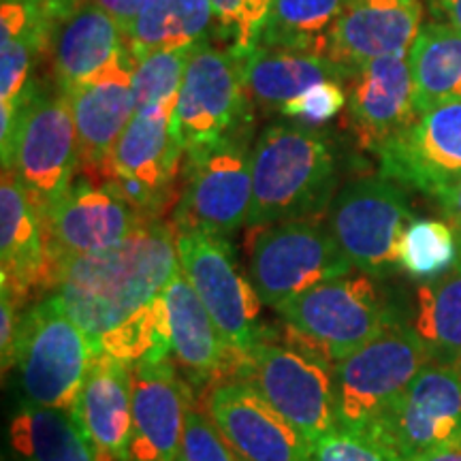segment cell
<instances>
[{
  "label": "cell",
  "mask_w": 461,
  "mask_h": 461,
  "mask_svg": "<svg viewBox=\"0 0 461 461\" xmlns=\"http://www.w3.org/2000/svg\"><path fill=\"white\" fill-rule=\"evenodd\" d=\"M26 3H34V5H41L51 14H56L58 17H62L65 14H68L73 7H77L79 0H26Z\"/></svg>",
  "instance_id": "obj_44"
},
{
  "label": "cell",
  "mask_w": 461,
  "mask_h": 461,
  "mask_svg": "<svg viewBox=\"0 0 461 461\" xmlns=\"http://www.w3.org/2000/svg\"><path fill=\"white\" fill-rule=\"evenodd\" d=\"M22 302L7 288H0V355H3V372L7 374L14 367V350L17 330H20V312Z\"/></svg>",
  "instance_id": "obj_39"
},
{
  "label": "cell",
  "mask_w": 461,
  "mask_h": 461,
  "mask_svg": "<svg viewBox=\"0 0 461 461\" xmlns=\"http://www.w3.org/2000/svg\"><path fill=\"white\" fill-rule=\"evenodd\" d=\"M3 169L22 182L41 216L71 188L79 169V141L65 92L28 86L14 135L3 149Z\"/></svg>",
  "instance_id": "obj_5"
},
{
  "label": "cell",
  "mask_w": 461,
  "mask_h": 461,
  "mask_svg": "<svg viewBox=\"0 0 461 461\" xmlns=\"http://www.w3.org/2000/svg\"><path fill=\"white\" fill-rule=\"evenodd\" d=\"M60 20L41 5L3 0L0 7V148H7L39 56Z\"/></svg>",
  "instance_id": "obj_23"
},
{
  "label": "cell",
  "mask_w": 461,
  "mask_h": 461,
  "mask_svg": "<svg viewBox=\"0 0 461 461\" xmlns=\"http://www.w3.org/2000/svg\"><path fill=\"white\" fill-rule=\"evenodd\" d=\"M400 186L384 176L361 177L346 184L333 199L327 229L357 272L383 278L400 267L397 248L414 221Z\"/></svg>",
  "instance_id": "obj_9"
},
{
  "label": "cell",
  "mask_w": 461,
  "mask_h": 461,
  "mask_svg": "<svg viewBox=\"0 0 461 461\" xmlns=\"http://www.w3.org/2000/svg\"><path fill=\"white\" fill-rule=\"evenodd\" d=\"M312 461H400L372 434L333 428L312 442Z\"/></svg>",
  "instance_id": "obj_36"
},
{
  "label": "cell",
  "mask_w": 461,
  "mask_h": 461,
  "mask_svg": "<svg viewBox=\"0 0 461 461\" xmlns=\"http://www.w3.org/2000/svg\"><path fill=\"white\" fill-rule=\"evenodd\" d=\"M132 62L115 65L92 82L67 92L79 141V167L90 180L105 177L109 158L137 112Z\"/></svg>",
  "instance_id": "obj_21"
},
{
  "label": "cell",
  "mask_w": 461,
  "mask_h": 461,
  "mask_svg": "<svg viewBox=\"0 0 461 461\" xmlns=\"http://www.w3.org/2000/svg\"><path fill=\"white\" fill-rule=\"evenodd\" d=\"M431 359L406 322L336 363L338 428L366 431Z\"/></svg>",
  "instance_id": "obj_11"
},
{
  "label": "cell",
  "mask_w": 461,
  "mask_h": 461,
  "mask_svg": "<svg viewBox=\"0 0 461 461\" xmlns=\"http://www.w3.org/2000/svg\"><path fill=\"white\" fill-rule=\"evenodd\" d=\"M48 272L43 216L14 173L0 182V288L26 303L28 293L43 288Z\"/></svg>",
  "instance_id": "obj_25"
},
{
  "label": "cell",
  "mask_w": 461,
  "mask_h": 461,
  "mask_svg": "<svg viewBox=\"0 0 461 461\" xmlns=\"http://www.w3.org/2000/svg\"><path fill=\"white\" fill-rule=\"evenodd\" d=\"M406 461H461V438L447 442V445L429 448V451L420 453L417 457H411Z\"/></svg>",
  "instance_id": "obj_42"
},
{
  "label": "cell",
  "mask_w": 461,
  "mask_h": 461,
  "mask_svg": "<svg viewBox=\"0 0 461 461\" xmlns=\"http://www.w3.org/2000/svg\"><path fill=\"white\" fill-rule=\"evenodd\" d=\"M163 319L171 353L193 378H214L229 366L233 353L182 272L165 286Z\"/></svg>",
  "instance_id": "obj_26"
},
{
  "label": "cell",
  "mask_w": 461,
  "mask_h": 461,
  "mask_svg": "<svg viewBox=\"0 0 461 461\" xmlns=\"http://www.w3.org/2000/svg\"><path fill=\"white\" fill-rule=\"evenodd\" d=\"M459 261L457 235L448 222L419 218L403 230L397 248V265L411 278L434 280Z\"/></svg>",
  "instance_id": "obj_33"
},
{
  "label": "cell",
  "mask_w": 461,
  "mask_h": 461,
  "mask_svg": "<svg viewBox=\"0 0 461 461\" xmlns=\"http://www.w3.org/2000/svg\"><path fill=\"white\" fill-rule=\"evenodd\" d=\"M240 372L310 442L338 428L336 366L291 342L261 338L241 357Z\"/></svg>",
  "instance_id": "obj_7"
},
{
  "label": "cell",
  "mask_w": 461,
  "mask_h": 461,
  "mask_svg": "<svg viewBox=\"0 0 461 461\" xmlns=\"http://www.w3.org/2000/svg\"><path fill=\"white\" fill-rule=\"evenodd\" d=\"M205 414L244 461H312V442L248 380L216 384Z\"/></svg>",
  "instance_id": "obj_16"
},
{
  "label": "cell",
  "mask_w": 461,
  "mask_h": 461,
  "mask_svg": "<svg viewBox=\"0 0 461 461\" xmlns=\"http://www.w3.org/2000/svg\"><path fill=\"white\" fill-rule=\"evenodd\" d=\"M17 461H99L77 419L56 408L24 403L9 428Z\"/></svg>",
  "instance_id": "obj_31"
},
{
  "label": "cell",
  "mask_w": 461,
  "mask_h": 461,
  "mask_svg": "<svg viewBox=\"0 0 461 461\" xmlns=\"http://www.w3.org/2000/svg\"><path fill=\"white\" fill-rule=\"evenodd\" d=\"M92 3L105 11L107 15H112L126 34L149 0H92Z\"/></svg>",
  "instance_id": "obj_40"
},
{
  "label": "cell",
  "mask_w": 461,
  "mask_h": 461,
  "mask_svg": "<svg viewBox=\"0 0 461 461\" xmlns=\"http://www.w3.org/2000/svg\"><path fill=\"white\" fill-rule=\"evenodd\" d=\"M400 461L461 438V370L429 361L366 429Z\"/></svg>",
  "instance_id": "obj_15"
},
{
  "label": "cell",
  "mask_w": 461,
  "mask_h": 461,
  "mask_svg": "<svg viewBox=\"0 0 461 461\" xmlns=\"http://www.w3.org/2000/svg\"><path fill=\"white\" fill-rule=\"evenodd\" d=\"M348 95L342 88L339 82H321L308 88L302 95L288 101L285 107L280 109L282 115L286 118H299L305 122L321 124L327 120L336 118V115L346 107Z\"/></svg>",
  "instance_id": "obj_38"
},
{
  "label": "cell",
  "mask_w": 461,
  "mask_h": 461,
  "mask_svg": "<svg viewBox=\"0 0 461 461\" xmlns=\"http://www.w3.org/2000/svg\"><path fill=\"white\" fill-rule=\"evenodd\" d=\"M146 216L113 184L79 177L43 214L48 272L54 265L122 244ZM45 272V276H48Z\"/></svg>",
  "instance_id": "obj_13"
},
{
  "label": "cell",
  "mask_w": 461,
  "mask_h": 461,
  "mask_svg": "<svg viewBox=\"0 0 461 461\" xmlns=\"http://www.w3.org/2000/svg\"><path fill=\"white\" fill-rule=\"evenodd\" d=\"M419 0H348L327 37V58L353 75L367 62L408 54L420 31Z\"/></svg>",
  "instance_id": "obj_19"
},
{
  "label": "cell",
  "mask_w": 461,
  "mask_h": 461,
  "mask_svg": "<svg viewBox=\"0 0 461 461\" xmlns=\"http://www.w3.org/2000/svg\"><path fill=\"white\" fill-rule=\"evenodd\" d=\"M333 149L308 126L272 124L252 143V207L248 227L321 216L333 203Z\"/></svg>",
  "instance_id": "obj_2"
},
{
  "label": "cell",
  "mask_w": 461,
  "mask_h": 461,
  "mask_svg": "<svg viewBox=\"0 0 461 461\" xmlns=\"http://www.w3.org/2000/svg\"><path fill=\"white\" fill-rule=\"evenodd\" d=\"M132 367V436L129 461H177L190 395L169 357Z\"/></svg>",
  "instance_id": "obj_20"
},
{
  "label": "cell",
  "mask_w": 461,
  "mask_h": 461,
  "mask_svg": "<svg viewBox=\"0 0 461 461\" xmlns=\"http://www.w3.org/2000/svg\"><path fill=\"white\" fill-rule=\"evenodd\" d=\"M414 105L417 112L461 101V31L447 22L420 26L411 51Z\"/></svg>",
  "instance_id": "obj_30"
},
{
  "label": "cell",
  "mask_w": 461,
  "mask_h": 461,
  "mask_svg": "<svg viewBox=\"0 0 461 461\" xmlns=\"http://www.w3.org/2000/svg\"><path fill=\"white\" fill-rule=\"evenodd\" d=\"M431 11L440 15L447 24L461 31V0H431Z\"/></svg>",
  "instance_id": "obj_43"
},
{
  "label": "cell",
  "mask_w": 461,
  "mask_h": 461,
  "mask_svg": "<svg viewBox=\"0 0 461 461\" xmlns=\"http://www.w3.org/2000/svg\"><path fill=\"white\" fill-rule=\"evenodd\" d=\"M176 224L152 221L122 244L58 263L45 276L50 291L101 353L135 366L171 353L163 291L180 272Z\"/></svg>",
  "instance_id": "obj_1"
},
{
  "label": "cell",
  "mask_w": 461,
  "mask_h": 461,
  "mask_svg": "<svg viewBox=\"0 0 461 461\" xmlns=\"http://www.w3.org/2000/svg\"><path fill=\"white\" fill-rule=\"evenodd\" d=\"M173 109H137L109 158L105 177L148 221H160L176 197L184 163L182 140L173 131Z\"/></svg>",
  "instance_id": "obj_12"
},
{
  "label": "cell",
  "mask_w": 461,
  "mask_h": 461,
  "mask_svg": "<svg viewBox=\"0 0 461 461\" xmlns=\"http://www.w3.org/2000/svg\"><path fill=\"white\" fill-rule=\"evenodd\" d=\"M248 118L241 60L233 50L201 43L193 50L173 109V131L188 149L222 140Z\"/></svg>",
  "instance_id": "obj_14"
},
{
  "label": "cell",
  "mask_w": 461,
  "mask_h": 461,
  "mask_svg": "<svg viewBox=\"0 0 461 461\" xmlns=\"http://www.w3.org/2000/svg\"><path fill=\"white\" fill-rule=\"evenodd\" d=\"M99 348L54 295L26 310L17 330L14 366L26 403L73 414Z\"/></svg>",
  "instance_id": "obj_4"
},
{
  "label": "cell",
  "mask_w": 461,
  "mask_h": 461,
  "mask_svg": "<svg viewBox=\"0 0 461 461\" xmlns=\"http://www.w3.org/2000/svg\"><path fill=\"white\" fill-rule=\"evenodd\" d=\"M177 461H244L205 412L190 406Z\"/></svg>",
  "instance_id": "obj_37"
},
{
  "label": "cell",
  "mask_w": 461,
  "mask_h": 461,
  "mask_svg": "<svg viewBox=\"0 0 461 461\" xmlns=\"http://www.w3.org/2000/svg\"><path fill=\"white\" fill-rule=\"evenodd\" d=\"M346 126L363 149L376 154L419 118L408 54L367 62L350 75Z\"/></svg>",
  "instance_id": "obj_18"
},
{
  "label": "cell",
  "mask_w": 461,
  "mask_h": 461,
  "mask_svg": "<svg viewBox=\"0 0 461 461\" xmlns=\"http://www.w3.org/2000/svg\"><path fill=\"white\" fill-rule=\"evenodd\" d=\"M438 203H440L442 214H445L447 222L451 224L455 235H457V244H459V258H461V177H457L453 184L442 190L438 194Z\"/></svg>",
  "instance_id": "obj_41"
},
{
  "label": "cell",
  "mask_w": 461,
  "mask_h": 461,
  "mask_svg": "<svg viewBox=\"0 0 461 461\" xmlns=\"http://www.w3.org/2000/svg\"><path fill=\"white\" fill-rule=\"evenodd\" d=\"M274 0H212L216 26L235 54L257 48Z\"/></svg>",
  "instance_id": "obj_35"
},
{
  "label": "cell",
  "mask_w": 461,
  "mask_h": 461,
  "mask_svg": "<svg viewBox=\"0 0 461 461\" xmlns=\"http://www.w3.org/2000/svg\"><path fill=\"white\" fill-rule=\"evenodd\" d=\"M250 207V124L184 154L182 193L173 222L177 230H203L229 238L248 224Z\"/></svg>",
  "instance_id": "obj_6"
},
{
  "label": "cell",
  "mask_w": 461,
  "mask_h": 461,
  "mask_svg": "<svg viewBox=\"0 0 461 461\" xmlns=\"http://www.w3.org/2000/svg\"><path fill=\"white\" fill-rule=\"evenodd\" d=\"M193 50L152 51L132 60V92L137 109L176 105Z\"/></svg>",
  "instance_id": "obj_34"
},
{
  "label": "cell",
  "mask_w": 461,
  "mask_h": 461,
  "mask_svg": "<svg viewBox=\"0 0 461 461\" xmlns=\"http://www.w3.org/2000/svg\"><path fill=\"white\" fill-rule=\"evenodd\" d=\"M216 14L212 0H149L126 32L131 58L207 43Z\"/></svg>",
  "instance_id": "obj_28"
},
{
  "label": "cell",
  "mask_w": 461,
  "mask_h": 461,
  "mask_svg": "<svg viewBox=\"0 0 461 461\" xmlns=\"http://www.w3.org/2000/svg\"><path fill=\"white\" fill-rule=\"evenodd\" d=\"M457 367H459V370H461V361H459V366H457Z\"/></svg>",
  "instance_id": "obj_45"
},
{
  "label": "cell",
  "mask_w": 461,
  "mask_h": 461,
  "mask_svg": "<svg viewBox=\"0 0 461 461\" xmlns=\"http://www.w3.org/2000/svg\"><path fill=\"white\" fill-rule=\"evenodd\" d=\"M99 461H129L132 436V367L101 353L95 357L75 411Z\"/></svg>",
  "instance_id": "obj_24"
},
{
  "label": "cell",
  "mask_w": 461,
  "mask_h": 461,
  "mask_svg": "<svg viewBox=\"0 0 461 461\" xmlns=\"http://www.w3.org/2000/svg\"><path fill=\"white\" fill-rule=\"evenodd\" d=\"M48 50L56 88L65 95L115 65L132 62L124 31L95 3H79L60 17Z\"/></svg>",
  "instance_id": "obj_22"
},
{
  "label": "cell",
  "mask_w": 461,
  "mask_h": 461,
  "mask_svg": "<svg viewBox=\"0 0 461 461\" xmlns=\"http://www.w3.org/2000/svg\"><path fill=\"white\" fill-rule=\"evenodd\" d=\"M350 272L353 265L339 252L327 224L314 218L258 227L250 244L248 278L261 303L274 310Z\"/></svg>",
  "instance_id": "obj_8"
},
{
  "label": "cell",
  "mask_w": 461,
  "mask_h": 461,
  "mask_svg": "<svg viewBox=\"0 0 461 461\" xmlns=\"http://www.w3.org/2000/svg\"><path fill=\"white\" fill-rule=\"evenodd\" d=\"M248 101L261 107L280 109L321 82H348L350 73L339 68L327 56L310 51L252 48L238 54Z\"/></svg>",
  "instance_id": "obj_27"
},
{
  "label": "cell",
  "mask_w": 461,
  "mask_h": 461,
  "mask_svg": "<svg viewBox=\"0 0 461 461\" xmlns=\"http://www.w3.org/2000/svg\"><path fill=\"white\" fill-rule=\"evenodd\" d=\"M380 176L438 197L461 177V101L440 103L378 149Z\"/></svg>",
  "instance_id": "obj_17"
},
{
  "label": "cell",
  "mask_w": 461,
  "mask_h": 461,
  "mask_svg": "<svg viewBox=\"0 0 461 461\" xmlns=\"http://www.w3.org/2000/svg\"><path fill=\"white\" fill-rule=\"evenodd\" d=\"M346 3L348 0H274L257 45L327 56V37Z\"/></svg>",
  "instance_id": "obj_32"
},
{
  "label": "cell",
  "mask_w": 461,
  "mask_h": 461,
  "mask_svg": "<svg viewBox=\"0 0 461 461\" xmlns=\"http://www.w3.org/2000/svg\"><path fill=\"white\" fill-rule=\"evenodd\" d=\"M417 333L429 359L445 366L461 361V258L447 274L417 286L411 319L403 321Z\"/></svg>",
  "instance_id": "obj_29"
},
{
  "label": "cell",
  "mask_w": 461,
  "mask_h": 461,
  "mask_svg": "<svg viewBox=\"0 0 461 461\" xmlns=\"http://www.w3.org/2000/svg\"><path fill=\"white\" fill-rule=\"evenodd\" d=\"M286 325V342L336 366L389 327L402 322L374 276L348 274L276 308Z\"/></svg>",
  "instance_id": "obj_3"
},
{
  "label": "cell",
  "mask_w": 461,
  "mask_h": 461,
  "mask_svg": "<svg viewBox=\"0 0 461 461\" xmlns=\"http://www.w3.org/2000/svg\"><path fill=\"white\" fill-rule=\"evenodd\" d=\"M176 244L180 272L240 361L263 338L258 321L263 303L250 278L241 274L233 246L227 238L203 230H177Z\"/></svg>",
  "instance_id": "obj_10"
}]
</instances>
